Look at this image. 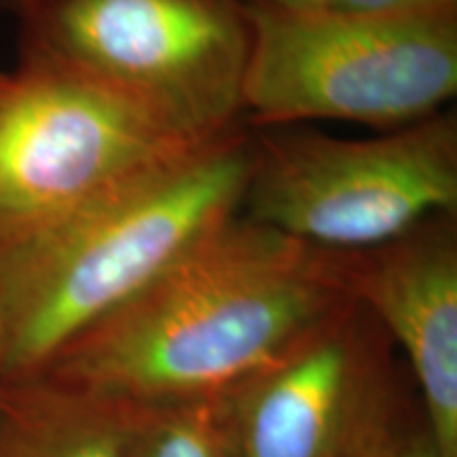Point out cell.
Wrapping results in <instances>:
<instances>
[{"instance_id":"6da1fadb","label":"cell","mask_w":457,"mask_h":457,"mask_svg":"<svg viewBox=\"0 0 457 457\" xmlns=\"http://www.w3.org/2000/svg\"><path fill=\"white\" fill-rule=\"evenodd\" d=\"M356 261L237 214L37 373L129 404L227 396L356 301Z\"/></svg>"},{"instance_id":"7a4b0ae2","label":"cell","mask_w":457,"mask_h":457,"mask_svg":"<svg viewBox=\"0 0 457 457\" xmlns=\"http://www.w3.org/2000/svg\"><path fill=\"white\" fill-rule=\"evenodd\" d=\"M244 129L138 187L0 242L3 379L37 373L239 214L250 170Z\"/></svg>"},{"instance_id":"3957f363","label":"cell","mask_w":457,"mask_h":457,"mask_svg":"<svg viewBox=\"0 0 457 457\" xmlns=\"http://www.w3.org/2000/svg\"><path fill=\"white\" fill-rule=\"evenodd\" d=\"M245 9L244 123L256 129L352 121L392 131L443 112L457 94V13Z\"/></svg>"},{"instance_id":"277c9868","label":"cell","mask_w":457,"mask_h":457,"mask_svg":"<svg viewBox=\"0 0 457 457\" xmlns=\"http://www.w3.org/2000/svg\"><path fill=\"white\" fill-rule=\"evenodd\" d=\"M20 55L104 85L202 142L244 129L242 0H11Z\"/></svg>"},{"instance_id":"5b68a950","label":"cell","mask_w":457,"mask_h":457,"mask_svg":"<svg viewBox=\"0 0 457 457\" xmlns=\"http://www.w3.org/2000/svg\"><path fill=\"white\" fill-rule=\"evenodd\" d=\"M455 212L453 112L375 138H337L299 125L250 134L239 214L313 248L370 253Z\"/></svg>"},{"instance_id":"8992f818","label":"cell","mask_w":457,"mask_h":457,"mask_svg":"<svg viewBox=\"0 0 457 457\" xmlns=\"http://www.w3.org/2000/svg\"><path fill=\"white\" fill-rule=\"evenodd\" d=\"M214 142L188 138L83 74L20 55L0 72V242L138 187Z\"/></svg>"},{"instance_id":"52a82bcc","label":"cell","mask_w":457,"mask_h":457,"mask_svg":"<svg viewBox=\"0 0 457 457\" xmlns=\"http://www.w3.org/2000/svg\"><path fill=\"white\" fill-rule=\"evenodd\" d=\"M379 322L353 301L222 396L236 457H362L413 400Z\"/></svg>"},{"instance_id":"ba28073f","label":"cell","mask_w":457,"mask_h":457,"mask_svg":"<svg viewBox=\"0 0 457 457\" xmlns=\"http://www.w3.org/2000/svg\"><path fill=\"white\" fill-rule=\"evenodd\" d=\"M353 296L403 352L438 457H457L455 214L358 254Z\"/></svg>"},{"instance_id":"9c48e42d","label":"cell","mask_w":457,"mask_h":457,"mask_svg":"<svg viewBox=\"0 0 457 457\" xmlns=\"http://www.w3.org/2000/svg\"><path fill=\"white\" fill-rule=\"evenodd\" d=\"M129 404L45 375L0 379V457H128Z\"/></svg>"},{"instance_id":"30bf717a","label":"cell","mask_w":457,"mask_h":457,"mask_svg":"<svg viewBox=\"0 0 457 457\" xmlns=\"http://www.w3.org/2000/svg\"><path fill=\"white\" fill-rule=\"evenodd\" d=\"M128 457H236L222 396L129 404Z\"/></svg>"},{"instance_id":"8fae6325","label":"cell","mask_w":457,"mask_h":457,"mask_svg":"<svg viewBox=\"0 0 457 457\" xmlns=\"http://www.w3.org/2000/svg\"><path fill=\"white\" fill-rule=\"evenodd\" d=\"M362 457H438L417 396L400 409Z\"/></svg>"},{"instance_id":"7c38bea8","label":"cell","mask_w":457,"mask_h":457,"mask_svg":"<svg viewBox=\"0 0 457 457\" xmlns=\"http://www.w3.org/2000/svg\"><path fill=\"white\" fill-rule=\"evenodd\" d=\"M324 9L369 17H424L457 13V0H324Z\"/></svg>"},{"instance_id":"4fadbf2b","label":"cell","mask_w":457,"mask_h":457,"mask_svg":"<svg viewBox=\"0 0 457 457\" xmlns=\"http://www.w3.org/2000/svg\"><path fill=\"white\" fill-rule=\"evenodd\" d=\"M253 4L279 11H312L324 9V0H253Z\"/></svg>"},{"instance_id":"5bb4252c","label":"cell","mask_w":457,"mask_h":457,"mask_svg":"<svg viewBox=\"0 0 457 457\" xmlns=\"http://www.w3.org/2000/svg\"><path fill=\"white\" fill-rule=\"evenodd\" d=\"M9 4H11V0H0V7L3 9H9Z\"/></svg>"},{"instance_id":"9a60e30c","label":"cell","mask_w":457,"mask_h":457,"mask_svg":"<svg viewBox=\"0 0 457 457\" xmlns=\"http://www.w3.org/2000/svg\"><path fill=\"white\" fill-rule=\"evenodd\" d=\"M0 379H3V367H0Z\"/></svg>"}]
</instances>
